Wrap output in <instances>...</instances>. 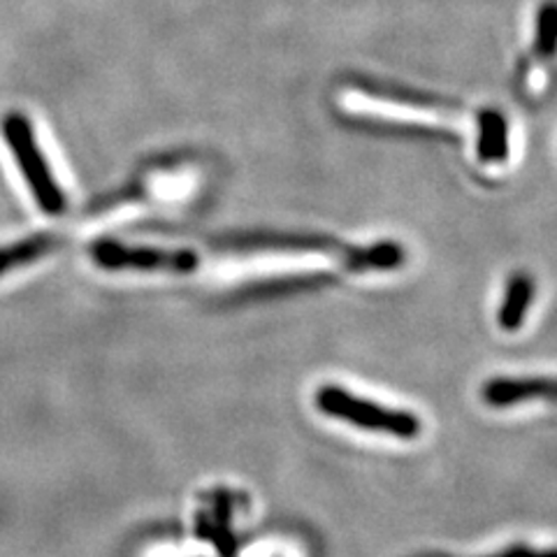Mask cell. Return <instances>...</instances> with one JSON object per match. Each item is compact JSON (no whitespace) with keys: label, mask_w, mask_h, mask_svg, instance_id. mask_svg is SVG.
Listing matches in <instances>:
<instances>
[{"label":"cell","mask_w":557,"mask_h":557,"mask_svg":"<svg viewBox=\"0 0 557 557\" xmlns=\"http://www.w3.org/2000/svg\"><path fill=\"white\" fill-rule=\"evenodd\" d=\"M0 131H3V137L14 156V161L20 165L30 194L42 207V212L51 216L63 214L67 200L63 196L59 182L54 180V174L49 170V163L40 151V145L35 143L30 121L20 112H10L5 114L3 124H0Z\"/></svg>","instance_id":"6da1fadb"},{"label":"cell","mask_w":557,"mask_h":557,"mask_svg":"<svg viewBox=\"0 0 557 557\" xmlns=\"http://www.w3.org/2000/svg\"><path fill=\"white\" fill-rule=\"evenodd\" d=\"M536 49L542 57H553L555 49V5L546 3L536 20Z\"/></svg>","instance_id":"9c48e42d"},{"label":"cell","mask_w":557,"mask_h":557,"mask_svg":"<svg viewBox=\"0 0 557 557\" xmlns=\"http://www.w3.org/2000/svg\"><path fill=\"white\" fill-rule=\"evenodd\" d=\"M534 298V284L530 274H513L511 284L507 288V300L499 309V325L507 333H516V330L525 323V313Z\"/></svg>","instance_id":"5b68a950"},{"label":"cell","mask_w":557,"mask_h":557,"mask_svg":"<svg viewBox=\"0 0 557 557\" xmlns=\"http://www.w3.org/2000/svg\"><path fill=\"white\" fill-rule=\"evenodd\" d=\"M317 405L323 413L362 430L393 434L399 440H413L421 434V421L413 413L370 403V399L356 397L339 386H323L317 393Z\"/></svg>","instance_id":"7a4b0ae2"},{"label":"cell","mask_w":557,"mask_h":557,"mask_svg":"<svg viewBox=\"0 0 557 557\" xmlns=\"http://www.w3.org/2000/svg\"><path fill=\"white\" fill-rule=\"evenodd\" d=\"M96 263L104 270H163V272H194L198 256L194 251H165L145 247H124L119 242H98L91 247Z\"/></svg>","instance_id":"3957f363"},{"label":"cell","mask_w":557,"mask_h":557,"mask_svg":"<svg viewBox=\"0 0 557 557\" xmlns=\"http://www.w3.org/2000/svg\"><path fill=\"white\" fill-rule=\"evenodd\" d=\"M405 249L395 242H383L376 247L354 251L351 253V268L356 270H391L403 265Z\"/></svg>","instance_id":"ba28073f"},{"label":"cell","mask_w":557,"mask_h":557,"mask_svg":"<svg viewBox=\"0 0 557 557\" xmlns=\"http://www.w3.org/2000/svg\"><path fill=\"white\" fill-rule=\"evenodd\" d=\"M481 139L479 156L481 161H507V121L495 110H487L479 116Z\"/></svg>","instance_id":"52a82bcc"},{"label":"cell","mask_w":557,"mask_h":557,"mask_svg":"<svg viewBox=\"0 0 557 557\" xmlns=\"http://www.w3.org/2000/svg\"><path fill=\"white\" fill-rule=\"evenodd\" d=\"M497 557H553V553H534L528 548H516V550H509V553L497 555Z\"/></svg>","instance_id":"30bf717a"},{"label":"cell","mask_w":557,"mask_h":557,"mask_svg":"<svg viewBox=\"0 0 557 557\" xmlns=\"http://www.w3.org/2000/svg\"><path fill=\"white\" fill-rule=\"evenodd\" d=\"M550 379H493L483 388L485 403L491 407H511L532 397H553Z\"/></svg>","instance_id":"277c9868"},{"label":"cell","mask_w":557,"mask_h":557,"mask_svg":"<svg viewBox=\"0 0 557 557\" xmlns=\"http://www.w3.org/2000/svg\"><path fill=\"white\" fill-rule=\"evenodd\" d=\"M54 249H57L54 235H33L28 239L10 244V247H0V274L35 263V260H40L42 256H47Z\"/></svg>","instance_id":"8992f818"}]
</instances>
